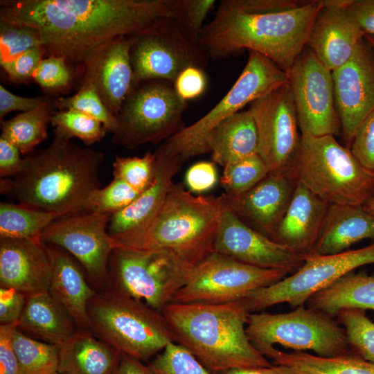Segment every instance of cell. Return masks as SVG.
Wrapping results in <instances>:
<instances>
[{
    "instance_id": "obj_1",
    "label": "cell",
    "mask_w": 374,
    "mask_h": 374,
    "mask_svg": "<svg viewBox=\"0 0 374 374\" xmlns=\"http://www.w3.org/2000/svg\"><path fill=\"white\" fill-rule=\"evenodd\" d=\"M168 17L172 0L0 1V20L34 28L46 56L63 57L72 70L100 46Z\"/></svg>"
},
{
    "instance_id": "obj_2",
    "label": "cell",
    "mask_w": 374,
    "mask_h": 374,
    "mask_svg": "<svg viewBox=\"0 0 374 374\" xmlns=\"http://www.w3.org/2000/svg\"><path fill=\"white\" fill-rule=\"evenodd\" d=\"M322 5V0H222L198 45L214 60L254 51L288 73Z\"/></svg>"
},
{
    "instance_id": "obj_3",
    "label": "cell",
    "mask_w": 374,
    "mask_h": 374,
    "mask_svg": "<svg viewBox=\"0 0 374 374\" xmlns=\"http://www.w3.org/2000/svg\"><path fill=\"white\" fill-rule=\"evenodd\" d=\"M105 157L54 133L46 148L25 157L24 170L1 180V192L19 203L60 217L91 212L89 199L100 187L99 174Z\"/></svg>"
},
{
    "instance_id": "obj_4",
    "label": "cell",
    "mask_w": 374,
    "mask_h": 374,
    "mask_svg": "<svg viewBox=\"0 0 374 374\" xmlns=\"http://www.w3.org/2000/svg\"><path fill=\"white\" fill-rule=\"evenodd\" d=\"M243 299L226 303H170L163 310L175 341L211 373L274 365L249 341Z\"/></svg>"
},
{
    "instance_id": "obj_5",
    "label": "cell",
    "mask_w": 374,
    "mask_h": 374,
    "mask_svg": "<svg viewBox=\"0 0 374 374\" xmlns=\"http://www.w3.org/2000/svg\"><path fill=\"white\" fill-rule=\"evenodd\" d=\"M229 209L226 195L194 196L173 183L136 249L168 251L195 269L213 252L217 225Z\"/></svg>"
},
{
    "instance_id": "obj_6",
    "label": "cell",
    "mask_w": 374,
    "mask_h": 374,
    "mask_svg": "<svg viewBox=\"0 0 374 374\" xmlns=\"http://www.w3.org/2000/svg\"><path fill=\"white\" fill-rule=\"evenodd\" d=\"M291 175L329 205L364 206L374 196V174L332 135H301Z\"/></svg>"
},
{
    "instance_id": "obj_7",
    "label": "cell",
    "mask_w": 374,
    "mask_h": 374,
    "mask_svg": "<svg viewBox=\"0 0 374 374\" xmlns=\"http://www.w3.org/2000/svg\"><path fill=\"white\" fill-rule=\"evenodd\" d=\"M90 330L121 354L146 360L175 342L163 315L112 290L96 292L87 306Z\"/></svg>"
},
{
    "instance_id": "obj_8",
    "label": "cell",
    "mask_w": 374,
    "mask_h": 374,
    "mask_svg": "<svg viewBox=\"0 0 374 374\" xmlns=\"http://www.w3.org/2000/svg\"><path fill=\"white\" fill-rule=\"evenodd\" d=\"M246 333L259 353L273 359L280 352L275 345L294 351L311 350L325 357L352 351L346 330L335 317L305 305L285 313H250Z\"/></svg>"
},
{
    "instance_id": "obj_9",
    "label": "cell",
    "mask_w": 374,
    "mask_h": 374,
    "mask_svg": "<svg viewBox=\"0 0 374 374\" xmlns=\"http://www.w3.org/2000/svg\"><path fill=\"white\" fill-rule=\"evenodd\" d=\"M288 82L285 71L262 55L249 51L245 66L226 94L204 116L168 139L157 149L181 163L209 153L206 140L216 125L247 105Z\"/></svg>"
},
{
    "instance_id": "obj_10",
    "label": "cell",
    "mask_w": 374,
    "mask_h": 374,
    "mask_svg": "<svg viewBox=\"0 0 374 374\" xmlns=\"http://www.w3.org/2000/svg\"><path fill=\"white\" fill-rule=\"evenodd\" d=\"M187 108V101L170 81L150 79L136 83L116 116L112 142L128 150L164 142L186 127L183 115Z\"/></svg>"
},
{
    "instance_id": "obj_11",
    "label": "cell",
    "mask_w": 374,
    "mask_h": 374,
    "mask_svg": "<svg viewBox=\"0 0 374 374\" xmlns=\"http://www.w3.org/2000/svg\"><path fill=\"white\" fill-rule=\"evenodd\" d=\"M195 269L162 250L116 247L109 262L110 290L162 314Z\"/></svg>"
},
{
    "instance_id": "obj_12",
    "label": "cell",
    "mask_w": 374,
    "mask_h": 374,
    "mask_svg": "<svg viewBox=\"0 0 374 374\" xmlns=\"http://www.w3.org/2000/svg\"><path fill=\"white\" fill-rule=\"evenodd\" d=\"M133 84L159 79L175 82L186 69H204L208 57L188 40L172 17H163L129 36Z\"/></svg>"
},
{
    "instance_id": "obj_13",
    "label": "cell",
    "mask_w": 374,
    "mask_h": 374,
    "mask_svg": "<svg viewBox=\"0 0 374 374\" xmlns=\"http://www.w3.org/2000/svg\"><path fill=\"white\" fill-rule=\"evenodd\" d=\"M374 263V242L357 249L307 257L296 272L243 299L250 313L280 303L292 308L306 304L314 294L325 289L357 267Z\"/></svg>"
},
{
    "instance_id": "obj_14",
    "label": "cell",
    "mask_w": 374,
    "mask_h": 374,
    "mask_svg": "<svg viewBox=\"0 0 374 374\" xmlns=\"http://www.w3.org/2000/svg\"><path fill=\"white\" fill-rule=\"evenodd\" d=\"M288 275L283 270L252 266L214 251L195 268L170 303L218 304L237 301Z\"/></svg>"
},
{
    "instance_id": "obj_15",
    "label": "cell",
    "mask_w": 374,
    "mask_h": 374,
    "mask_svg": "<svg viewBox=\"0 0 374 374\" xmlns=\"http://www.w3.org/2000/svg\"><path fill=\"white\" fill-rule=\"evenodd\" d=\"M249 105L258 132L257 154L269 173L291 175L300 150L301 134L289 82Z\"/></svg>"
},
{
    "instance_id": "obj_16",
    "label": "cell",
    "mask_w": 374,
    "mask_h": 374,
    "mask_svg": "<svg viewBox=\"0 0 374 374\" xmlns=\"http://www.w3.org/2000/svg\"><path fill=\"white\" fill-rule=\"evenodd\" d=\"M287 75L301 135H339L332 71L305 46Z\"/></svg>"
},
{
    "instance_id": "obj_17",
    "label": "cell",
    "mask_w": 374,
    "mask_h": 374,
    "mask_svg": "<svg viewBox=\"0 0 374 374\" xmlns=\"http://www.w3.org/2000/svg\"><path fill=\"white\" fill-rule=\"evenodd\" d=\"M111 216L96 212L63 216L42 232L40 240L70 253L81 265L90 282L104 286L109 283V262L116 248L108 233Z\"/></svg>"
},
{
    "instance_id": "obj_18",
    "label": "cell",
    "mask_w": 374,
    "mask_h": 374,
    "mask_svg": "<svg viewBox=\"0 0 374 374\" xmlns=\"http://www.w3.org/2000/svg\"><path fill=\"white\" fill-rule=\"evenodd\" d=\"M332 77L341 134L350 148L357 129L374 111V51L364 37Z\"/></svg>"
},
{
    "instance_id": "obj_19",
    "label": "cell",
    "mask_w": 374,
    "mask_h": 374,
    "mask_svg": "<svg viewBox=\"0 0 374 374\" xmlns=\"http://www.w3.org/2000/svg\"><path fill=\"white\" fill-rule=\"evenodd\" d=\"M213 250L252 266L283 270L289 274L305 262L303 257L253 229L231 210L220 217Z\"/></svg>"
},
{
    "instance_id": "obj_20",
    "label": "cell",
    "mask_w": 374,
    "mask_h": 374,
    "mask_svg": "<svg viewBox=\"0 0 374 374\" xmlns=\"http://www.w3.org/2000/svg\"><path fill=\"white\" fill-rule=\"evenodd\" d=\"M129 36L114 39L90 52L73 71L78 88L90 83L115 116L133 85Z\"/></svg>"
},
{
    "instance_id": "obj_21",
    "label": "cell",
    "mask_w": 374,
    "mask_h": 374,
    "mask_svg": "<svg viewBox=\"0 0 374 374\" xmlns=\"http://www.w3.org/2000/svg\"><path fill=\"white\" fill-rule=\"evenodd\" d=\"M154 154L157 175L153 184L128 206L110 217L108 233L116 247H139L163 206L174 177L183 165L159 149Z\"/></svg>"
},
{
    "instance_id": "obj_22",
    "label": "cell",
    "mask_w": 374,
    "mask_h": 374,
    "mask_svg": "<svg viewBox=\"0 0 374 374\" xmlns=\"http://www.w3.org/2000/svg\"><path fill=\"white\" fill-rule=\"evenodd\" d=\"M351 0H323L306 46L332 71L353 55L365 34L348 11Z\"/></svg>"
},
{
    "instance_id": "obj_23",
    "label": "cell",
    "mask_w": 374,
    "mask_h": 374,
    "mask_svg": "<svg viewBox=\"0 0 374 374\" xmlns=\"http://www.w3.org/2000/svg\"><path fill=\"white\" fill-rule=\"evenodd\" d=\"M296 183L290 175L269 173L242 194H225L231 211L272 238L292 199Z\"/></svg>"
},
{
    "instance_id": "obj_24",
    "label": "cell",
    "mask_w": 374,
    "mask_h": 374,
    "mask_svg": "<svg viewBox=\"0 0 374 374\" xmlns=\"http://www.w3.org/2000/svg\"><path fill=\"white\" fill-rule=\"evenodd\" d=\"M52 274L46 244L40 238H0V285L26 294L48 291Z\"/></svg>"
},
{
    "instance_id": "obj_25",
    "label": "cell",
    "mask_w": 374,
    "mask_h": 374,
    "mask_svg": "<svg viewBox=\"0 0 374 374\" xmlns=\"http://www.w3.org/2000/svg\"><path fill=\"white\" fill-rule=\"evenodd\" d=\"M330 205L296 181L294 190L272 240L305 259L321 236Z\"/></svg>"
},
{
    "instance_id": "obj_26",
    "label": "cell",
    "mask_w": 374,
    "mask_h": 374,
    "mask_svg": "<svg viewBox=\"0 0 374 374\" xmlns=\"http://www.w3.org/2000/svg\"><path fill=\"white\" fill-rule=\"evenodd\" d=\"M46 247L52 267L48 293L69 312L79 329L90 330L87 306L96 292L75 258L60 247Z\"/></svg>"
},
{
    "instance_id": "obj_27",
    "label": "cell",
    "mask_w": 374,
    "mask_h": 374,
    "mask_svg": "<svg viewBox=\"0 0 374 374\" xmlns=\"http://www.w3.org/2000/svg\"><path fill=\"white\" fill-rule=\"evenodd\" d=\"M17 329L34 339L58 346L79 329L69 312L48 291L26 294Z\"/></svg>"
},
{
    "instance_id": "obj_28",
    "label": "cell",
    "mask_w": 374,
    "mask_h": 374,
    "mask_svg": "<svg viewBox=\"0 0 374 374\" xmlns=\"http://www.w3.org/2000/svg\"><path fill=\"white\" fill-rule=\"evenodd\" d=\"M57 346L62 374H112L121 355L89 329H78Z\"/></svg>"
},
{
    "instance_id": "obj_29",
    "label": "cell",
    "mask_w": 374,
    "mask_h": 374,
    "mask_svg": "<svg viewBox=\"0 0 374 374\" xmlns=\"http://www.w3.org/2000/svg\"><path fill=\"white\" fill-rule=\"evenodd\" d=\"M368 238H374V215L363 206L330 205L322 233L310 256L338 253Z\"/></svg>"
},
{
    "instance_id": "obj_30",
    "label": "cell",
    "mask_w": 374,
    "mask_h": 374,
    "mask_svg": "<svg viewBox=\"0 0 374 374\" xmlns=\"http://www.w3.org/2000/svg\"><path fill=\"white\" fill-rule=\"evenodd\" d=\"M258 132L247 109L228 117L209 133L206 146L213 162L223 168L258 152Z\"/></svg>"
},
{
    "instance_id": "obj_31",
    "label": "cell",
    "mask_w": 374,
    "mask_h": 374,
    "mask_svg": "<svg viewBox=\"0 0 374 374\" xmlns=\"http://www.w3.org/2000/svg\"><path fill=\"white\" fill-rule=\"evenodd\" d=\"M306 304L332 317L344 309L374 311V276L350 272L314 294Z\"/></svg>"
},
{
    "instance_id": "obj_32",
    "label": "cell",
    "mask_w": 374,
    "mask_h": 374,
    "mask_svg": "<svg viewBox=\"0 0 374 374\" xmlns=\"http://www.w3.org/2000/svg\"><path fill=\"white\" fill-rule=\"evenodd\" d=\"M273 364L289 366L297 374H374V363L353 351L325 357L305 352L280 350Z\"/></svg>"
},
{
    "instance_id": "obj_33",
    "label": "cell",
    "mask_w": 374,
    "mask_h": 374,
    "mask_svg": "<svg viewBox=\"0 0 374 374\" xmlns=\"http://www.w3.org/2000/svg\"><path fill=\"white\" fill-rule=\"evenodd\" d=\"M54 98L37 109L2 120L1 136L14 144L21 154H29L48 137V126L54 111Z\"/></svg>"
},
{
    "instance_id": "obj_34",
    "label": "cell",
    "mask_w": 374,
    "mask_h": 374,
    "mask_svg": "<svg viewBox=\"0 0 374 374\" xmlns=\"http://www.w3.org/2000/svg\"><path fill=\"white\" fill-rule=\"evenodd\" d=\"M59 215L26 205L0 204V238L31 239L40 238L42 232Z\"/></svg>"
},
{
    "instance_id": "obj_35",
    "label": "cell",
    "mask_w": 374,
    "mask_h": 374,
    "mask_svg": "<svg viewBox=\"0 0 374 374\" xmlns=\"http://www.w3.org/2000/svg\"><path fill=\"white\" fill-rule=\"evenodd\" d=\"M13 346L21 374H53L57 372V346L24 334L17 328Z\"/></svg>"
},
{
    "instance_id": "obj_36",
    "label": "cell",
    "mask_w": 374,
    "mask_h": 374,
    "mask_svg": "<svg viewBox=\"0 0 374 374\" xmlns=\"http://www.w3.org/2000/svg\"><path fill=\"white\" fill-rule=\"evenodd\" d=\"M54 133L71 139L77 138L87 146L101 141L108 132L98 119L75 110H59L51 117Z\"/></svg>"
},
{
    "instance_id": "obj_37",
    "label": "cell",
    "mask_w": 374,
    "mask_h": 374,
    "mask_svg": "<svg viewBox=\"0 0 374 374\" xmlns=\"http://www.w3.org/2000/svg\"><path fill=\"white\" fill-rule=\"evenodd\" d=\"M336 319L346 330L351 350L374 363V322L359 309H344Z\"/></svg>"
},
{
    "instance_id": "obj_38",
    "label": "cell",
    "mask_w": 374,
    "mask_h": 374,
    "mask_svg": "<svg viewBox=\"0 0 374 374\" xmlns=\"http://www.w3.org/2000/svg\"><path fill=\"white\" fill-rule=\"evenodd\" d=\"M269 174L265 162L254 154L224 167L220 182L225 193L235 196L249 190Z\"/></svg>"
},
{
    "instance_id": "obj_39",
    "label": "cell",
    "mask_w": 374,
    "mask_h": 374,
    "mask_svg": "<svg viewBox=\"0 0 374 374\" xmlns=\"http://www.w3.org/2000/svg\"><path fill=\"white\" fill-rule=\"evenodd\" d=\"M53 104L59 110H75L98 119L111 133L116 127V116L108 110L98 91L90 83L82 84L73 96L55 98Z\"/></svg>"
},
{
    "instance_id": "obj_40",
    "label": "cell",
    "mask_w": 374,
    "mask_h": 374,
    "mask_svg": "<svg viewBox=\"0 0 374 374\" xmlns=\"http://www.w3.org/2000/svg\"><path fill=\"white\" fill-rule=\"evenodd\" d=\"M152 374H211L185 346L172 342L148 365Z\"/></svg>"
},
{
    "instance_id": "obj_41",
    "label": "cell",
    "mask_w": 374,
    "mask_h": 374,
    "mask_svg": "<svg viewBox=\"0 0 374 374\" xmlns=\"http://www.w3.org/2000/svg\"><path fill=\"white\" fill-rule=\"evenodd\" d=\"M113 177L122 179L140 193L148 189L157 175L154 152L143 157H118L112 163Z\"/></svg>"
},
{
    "instance_id": "obj_42",
    "label": "cell",
    "mask_w": 374,
    "mask_h": 374,
    "mask_svg": "<svg viewBox=\"0 0 374 374\" xmlns=\"http://www.w3.org/2000/svg\"><path fill=\"white\" fill-rule=\"evenodd\" d=\"M141 193L122 179L113 177L108 185L91 194L90 211L112 215L128 206Z\"/></svg>"
},
{
    "instance_id": "obj_43",
    "label": "cell",
    "mask_w": 374,
    "mask_h": 374,
    "mask_svg": "<svg viewBox=\"0 0 374 374\" xmlns=\"http://www.w3.org/2000/svg\"><path fill=\"white\" fill-rule=\"evenodd\" d=\"M215 0H172V18L184 36L198 44L204 21Z\"/></svg>"
},
{
    "instance_id": "obj_44",
    "label": "cell",
    "mask_w": 374,
    "mask_h": 374,
    "mask_svg": "<svg viewBox=\"0 0 374 374\" xmlns=\"http://www.w3.org/2000/svg\"><path fill=\"white\" fill-rule=\"evenodd\" d=\"M39 46H42V39L34 28L0 20V62L11 60Z\"/></svg>"
},
{
    "instance_id": "obj_45",
    "label": "cell",
    "mask_w": 374,
    "mask_h": 374,
    "mask_svg": "<svg viewBox=\"0 0 374 374\" xmlns=\"http://www.w3.org/2000/svg\"><path fill=\"white\" fill-rule=\"evenodd\" d=\"M33 80L49 95L66 93L74 82L72 69L62 57H44L37 68Z\"/></svg>"
},
{
    "instance_id": "obj_46",
    "label": "cell",
    "mask_w": 374,
    "mask_h": 374,
    "mask_svg": "<svg viewBox=\"0 0 374 374\" xmlns=\"http://www.w3.org/2000/svg\"><path fill=\"white\" fill-rule=\"evenodd\" d=\"M350 149L361 164L374 174V111L357 129Z\"/></svg>"
},
{
    "instance_id": "obj_47",
    "label": "cell",
    "mask_w": 374,
    "mask_h": 374,
    "mask_svg": "<svg viewBox=\"0 0 374 374\" xmlns=\"http://www.w3.org/2000/svg\"><path fill=\"white\" fill-rule=\"evenodd\" d=\"M46 57V51L42 46L30 49L19 56L0 65L10 80L26 82L33 79L34 73L41 60Z\"/></svg>"
},
{
    "instance_id": "obj_48",
    "label": "cell",
    "mask_w": 374,
    "mask_h": 374,
    "mask_svg": "<svg viewBox=\"0 0 374 374\" xmlns=\"http://www.w3.org/2000/svg\"><path fill=\"white\" fill-rule=\"evenodd\" d=\"M178 95L184 100L202 96L207 87V78L204 69L190 66L184 69L174 82Z\"/></svg>"
},
{
    "instance_id": "obj_49",
    "label": "cell",
    "mask_w": 374,
    "mask_h": 374,
    "mask_svg": "<svg viewBox=\"0 0 374 374\" xmlns=\"http://www.w3.org/2000/svg\"><path fill=\"white\" fill-rule=\"evenodd\" d=\"M26 294L14 289L1 287V325L18 324L26 304Z\"/></svg>"
},
{
    "instance_id": "obj_50",
    "label": "cell",
    "mask_w": 374,
    "mask_h": 374,
    "mask_svg": "<svg viewBox=\"0 0 374 374\" xmlns=\"http://www.w3.org/2000/svg\"><path fill=\"white\" fill-rule=\"evenodd\" d=\"M53 98L49 96L24 97L11 93L3 85H0V119L13 111L28 112L39 107Z\"/></svg>"
},
{
    "instance_id": "obj_51",
    "label": "cell",
    "mask_w": 374,
    "mask_h": 374,
    "mask_svg": "<svg viewBox=\"0 0 374 374\" xmlns=\"http://www.w3.org/2000/svg\"><path fill=\"white\" fill-rule=\"evenodd\" d=\"M17 325L0 326V374H21L13 346Z\"/></svg>"
},
{
    "instance_id": "obj_52",
    "label": "cell",
    "mask_w": 374,
    "mask_h": 374,
    "mask_svg": "<svg viewBox=\"0 0 374 374\" xmlns=\"http://www.w3.org/2000/svg\"><path fill=\"white\" fill-rule=\"evenodd\" d=\"M217 181L215 163L200 161L191 166L186 174V182L190 191L205 192L212 188Z\"/></svg>"
},
{
    "instance_id": "obj_53",
    "label": "cell",
    "mask_w": 374,
    "mask_h": 374,
    "mask_svg": "<svg viewBox=\"0 0 374 374\" xmlns=\"http://www.w3.org/2000/svg\"><path fill=\"white\" fill-rule=\"evenodd\" d=\"M11 142L0 136V176L12 178L22 172L26 164L25 157Z\"/></svg>"
},
{
    "instance_id": "obj_54",
    "label": "cell",
    "mask_w": 374,
    "mask_h": 374,
    "mask_svg": "<svg viewBox=\"0 0 374 374\" xmlns=\"http://www.w3.org/2000/svg\"><path fill=\"white\" fill-rule=\"evenodd\" d=\"M348 11L365 35H374V0H351Z\"/></svg>"
},
{
    "instance_id": "obj_55",
    "label": "cell",
    "mask_w": 374,
    "mask_h": 374,
    "mask_svg": "<svg viewBox=\"0 0 374 374\" xmlns=\"http://www.w3.org/2000/svg\"><path fill=\"white\" fill-rule=\"evenodd\" d=\"M112 374H152L148 366L141 361L121 354Z\"/></svg>"
},
{
    "instance_id": "obj_56",
    "label": "cell",
    "mask_w": 374,
    "mask_h": 374,
    "mask_svg": "<svg viewBox=\"0 0 374 374\" xmlns=\"http://www.w3.org/2000/svg\"><path fill=\"white\" fill-rule=\"evenodd\" d=\"M223 374H297L292 368L274 364L269 367H249L229 370Z\"/></svg>"
},
{
    "instance_id": "obj_57",
    "label": "cell",
    "mask_w": 374,
    "mask_h": 374,
    "mask_svg": "<svg viewBox=\"0 0 374 374\" xmlns=\"http://www.w3.org/2000/svg\"><path fill=\"white\" fill-rule=\"evenodd\" d=\"M364 208L369 212L370 213L374 215V196L371 198L364 206Z\"/></svg>"
},
{
    "instance_id": "obj_58",
    "label": "cell",
    "mask_w": 374,
    "mask_h": 374,
    "mask_svg": "<svg viewBox=\"0 0 374 374\" xmlns=\"http://www.w3.org/2000/svg\"><path fill=\"white\" fill-rule=\"evenodd\" d=\"M364 38L366 39V41L368 42V44L371 45V46L374 51V35H364Z\"/></svg>"
},
{
    "instance_id": "obj_59",
    "label": "cell",
    "mask_w": 374,
    "mask_h": 374,
    "mask_svg": "<svg viewBox=\"0 0 374 374\" xmlns=\"http://www.w3.org/2000/svg\"><path fill=\"white\" fill-rule=\"evenodd\" d=\"M53 374H62V373H60L57 372V373H55Z\"/></svg>"
}]
</instances>
